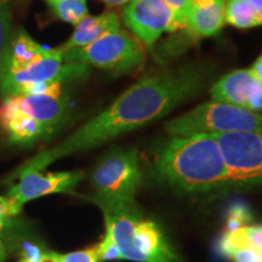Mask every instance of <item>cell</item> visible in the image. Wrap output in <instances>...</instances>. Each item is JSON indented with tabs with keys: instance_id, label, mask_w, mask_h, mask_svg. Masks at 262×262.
I'll list each match as a JSON object with an SVG mask.
<instances>
[{
	"instance_id": "4fadbf2b",
	"label": "cell",
	"mask_w": 262,
	"mask_h": 262,
	"mask_svg": "<svg viewBox=\"0 0 262 262\" xmlns=\"http://www.w3.org/2000/svg\"><path fill=\"white\" fill-rule=\"evenodd\" d=\"M0 127L10 142L17 145H32L52 134L42 124L19 112L5 100L0 104Z\"/></svg>"
},
{
	"instance_id": "f546056e",
	"label": "cell",
	"mask_w": 262,
	"mask_h": 262,
	"mask_svg": "<svg viewBox=\"0 0 262 262\" xmlns=\"http://www.w3.org/2000/svg\"><path fill=\"white\" fill-rule=\"evenodd\" d=\"M102 2L107 6H111V8H116V6H123L126 5L130 0H102Z\"/></svg>"
},
{
	"instance_id": "ffe728a7",
	"label": "cell",
	"mask_w": 262,
	"mask_h": 262,
	"mask_svg": "<svg viewBox=\"0 0 262 262\" xmlns=\"http://www.w3.org/2000/svg\"><path fill=\"white\" fill-rule=\"evenodd\" d=\"M222 254L234 262H262V253L243 245H219Z\"/></svg>"
},
{
	"instance_id": "603a6c76",
	"label": "cell",
	"mask_w": 262,
	"mask_h": 262,
	"mask_svg": "<svg viewBox=\"0 0 262 262\" xmlns=\"http://www.w3.org/2000/svg\"><path fill=\"white\" fill-rule=\"evenodd\" d=\"M61 255L55 251H42L39 248L28 247L18 262H60Z\"/></svg>"
},
{
	"instance_id": "d6986e66",
	"label": "cell",
	"mask_w": 262,
	"mask_h": 262,
	"mask_svg": "<svg viewBox=\"0 0 262 262\" xmlns=\"http://www.w3.org/2000/svg\"><path fill=\"white\" fill-rule=\"evenodd\" d=\"M48 3L52 14L67 24L77 26L89 16L86 0H52Z\"/></svg>"
},
{
	"instance_id": "7c38bea8",
	"label": "cell",
	"mask_w": 262,
	"mask_h": 262,
	"mask_svg": "<svg viewBox=\"0 0 262 262\" xmlns=\"http://www.w3.org/2000/svg\"><path fill=\"white\" fill-rule=\"evenodd\" d=\"M4 100L32 119L37 120L51 133L60 125L67 114L70 102L66 95H16Z\"/></svg>"
},
{
	"instance_id": "9a60e30c",
	"label": "cell",
	"mask_w": 262,
	"mask_h": 262,
	"mask_svg": "<svg viewBox=\"0 0 262 262\" xmlns=\"http://www.w3.org/2000/svg\"><path fill=\"white\" fill-rule=\"evenodd\" d=\"M48 49L31 38L24 29H18L10 38L8 48L0 62V73L25 70L41 57Z\"/></svg>"
},
{
	"instance_id": "e0dca14e",
	"label": "cell",
	"mask_w": 262,
	"mask_h": 262,
	"mask_svg": "<svg viewBox=\"0 0 262 262\" xmlns=\"http://www.w3.org/2000/svg\"><path fill=\"white\" fill-rule=\"evenodd\" d=\"M225 18L228 25L239 29L262 26V14L256 11L247 0H226Z\"/></svg>"
},
{
	"instance_id": "8fae6325",
	"label": "cell",
	"mask_w": 262,
	"mask_h": 262,
	"mask_svg": "<svg viewBox=\"0 0 262 262\" xmlns=\"http://www.w3.org/2000/svg\"><path fill=\"white\" fill-rule=\"evenodd\" d=\"M212 101L228 103L245 110L262 111V81L249 70H237L226 74L210 89Z\"/></svg>"
},
{
	"instance_id": "9c48e42d",
	"label": "cell",
	"mask_w": 262,
	"mask_h": 262,
	"mask_svg": "<svg viewBox=\"0 0 262 262\" xmlns=\"http://www.w3.org/2000/svg\"><path fill=\"white\" fill-rule=\"evenodd\" d=\"M123 19L131 34L147 47H152L164 33L181 29L163 0H130L123 9Z\"/></svg>"
},
{
	"instance_id": "83f0119b",
	"label": "cell",
	"mask_w": 262,
	"mask_h": 262,
	"mask_svg": "<svg viewBox=\"0 0 262 262\" xmlns=\"http://www.w3.org/2000/svg\"><path fill=\"white\" fill-rule=\"evenodd\" d=\"M251 72L255 74V77L258 78L262 81V55L255 61V63L251 66Z\"/></svg>"
},
{
	"instance_id": "30bf717a",
	"label": "cell",
	"mask_w": 262,
	"mask_h": 262,
	"mask_svg": "<svg viewBox=\"0 0 262 262\" xmlns=\"http://www.w3.org/2000/svg\"><path fill=\"white\" fill-rule=\"evenodd\" d=\"M83 178L84 173L81 171L49 173L34 170L22 171L12 179H18V182L10 188L8 195L24 208L26 203L40 196L52 193H71Z\"/></svg>"
},
{
	"instance_id": "8992f818",
	"label": "cell",
	"mask_w": 262,
	"mask_h": 262,
	"mask_svg": "<svg viewBox=\"0 0 262 262\" xmlns=\"http://www.w3.org/2000/svg\"><path fill=\"white\" fill-rule=\"evenodd\" d=\"M96 205L134 204L142 183L139 156L135 149H116L100 159L91 172Z\"/></svg>"
},
{
	"instance_id": "4dcf8cb0",
	"label": "cell",
	"mask_w": 262,
	"mask_h": 262,
	"mask_svg": "<svg viewBox=\"0 0 262 262\" xmlns=\"http://www.w3.org/2000/svg\"><path fill=\"white\" fill-rule=\"evenodd\" d=\"M247 2L250 4L253 8L256 10V11L262 14V0H247Z\"/></svg>"
},
{
	"instance_id": "ba28073f",
	"label": "cell",
	"mask_w": 262,
	"mask_h": 262,
	"mask_svg": "<svg viewBox=\"0 0 262 262\" xmlns=\"http://www.w3.org/2000/svg\"><path fill=\"white\" fill-rule=\"evenodd\" d=\"M228 170V185L248 186L262 182V134H216Z\"/></svg>"
},
{
	"instance_id": "d4e9b609",
	"label": "cell",
	"mask_w": 262,
	"mask_h": 262,
	"mask_svg": "<svg viewBox=\"0 0 262 262\" xmlns=\"http://www.w3.org/2000/svg\"><path fill=\"white\" fill-rule=\"evenodd\" d=\"M60 262H98L94 248L61 255Z\"/></svg>"
},
{
	"instance_id": "f1b7e54d",
	"label": "cell",
	"mask_w": 262,
	"mask_h": 262,
	"mask_svg": "<svg viewBox=\"0 0 262 262\" xmlns=\"http://www.w3.org/2000/svg\"><path fill=\"white\" fill-rule=\"evenodd\" d=\"M11 251L10 244L0 242V262H4L9 256V253Z\"/></svg>"
},
{
	"instance_id": "5b68a950",
	"label": "cell",
	"mask_w": 262,
	"mask_h": 262,
	"mask_svg": "<svg viewBox=\"0 0 262 262\" xmlns=\"http://www.w3.org/2000/svg\"><path fill=\"white\" fill-rule=\"evenodd\" d=\"M62 54L64 62H78L116 74L139 70L147 57L142 42L122 27L104 33L86 47Z\"/></svg>"
},
{
	"instance_id": "5bb4252c",
	"label": "cell",
	"mask_w": 262,
	"mask_h": 262,
	"mask_svg": "<svg viewBox=\"0 0 262 262\" xmlns=\"http://www.w3.org/2000/svg\"><path fill=\"white\" fill-rule=\"evenodd\" d=\"M226 0H192L187 29L194 38H206L215 35L224 27Z\"/></svg>"
},
{
	"instance_id": "ac0fdd59",
	"label": "cell",
	"mask_w": 262,
	"mask_h": 262,
	"mask_svg": "<svg viewBox=\"0 0 262 262\" xmlns=\"http://www.w3.org/2000/svg\"><path fill=\"white\" fill-rule=\"evenodd\" d=\"M219 245H243L262 253V226L245 225L226 231Z\"/></svg>"
},
{
	"instance_id": "484cf974",
	"label": "cell",
	"mask_w": 262,
	"mask_h": 262,
	"mask_svg": "<svg viewBox=\"0 0 262 262\" xmlns=\"http://www.w3.org/2000/svg\"><path fill=\"white\" fill-rule=\"evenodd\" d=\"M19 222L16 220L0 221V242L11 244L15 235L19 233Z\"/></svg>"
},
{
	"instance_id": "7402d4cb",
	"label": "cell",
	"mask_w": 262,
	"mask_h": 262,
	"mask_svg": "<svg viewBox=\"0 0 262 262\" xmlns=\"http://www.w3.org/2000/svg\"><path fill=\"white\" fill-rule=\"evenodd\" d=\"M163 2L173 12L176 19L181 26V29H185L192 10V0H163Z\"/></svg>"
},
{
	"instance_id": "1f68e13d",
	"label": "cell",
	"mask_w": 262,
	"mask_h": 262,
	"mask_svg": "<svg viewBox=\"0 0 262 262\" xmlns=\"http://www.w3.org/2000/svg\"><path fill=\"white\" fill-rule=\"evenodd\" d=\"M47 2H52V0H47Z\"/></svg>"
},
{
	"instance_id": "6da1fadb",
	"label": "cell",
	"mask_w": 262,
	"mask_h": 262,
	"mask_svg": "<svg viewBox=\"0 0 262 262\" xmlns=\"http://www.w3.org/2000/svg\"><path fill=\"white\" fill-rule=\"evenodd\" d=\"M210 78V68L204 64H187L147 75L57 146L27 160L8 180L11 181L22 171H41L55 160L95 148L168 116L179 104L201 93Z\"/></svg>"
},
{
	"instance_id": "44dd1931",
	"label": "cell",
	"mask_w": 262,
	"mask_h": 262,
	"mask_svg": "<svg viewBox=\"0 0 262 262\" xmlns=\"http://www.w3.org/2000/svg\"><path fill=\"white\" fill-rule=\"evenodd\" d=\"M11 12L9 0H0V62L4 56L11 38Z\"/></svg>"
},
{
	"instance_id": "3957f363",
	"label": "cell",
	"mask_w": 262,
	"mask_h": 262,
	"mask_svg": "<svg viewBox=\"0 0 262 262\" xmlns=\"http://www.w3.org/2000/svg\"><path fill=\"white\" fill-rule=\"evenodd\" d=\"M104 215L106 232L122 260L135 262H181L158 226L146 220L136 204L98 205Z\"/></svg>"
},
{
	"instance_id": "4316f807",
	"label": "cell",
	"mask_w": 262,
	"mask_h": 262,
	"mask_svg": "<svg viewBox=\"0 0 262 262\" xmlns=\"http://www.w3.org/2000/svg\"><path fill=\"white\" fill-rule=\"evenodd\" d=\"M249 220H250V215H249L248 210L245 208H241L237 206L234 208V210L229 214V220H228V229H234L242 226L248 225Z\"/></svg>"
},
{
	"instance_id": "2e32d148",
	"label": "cell",
	"mask_w": 262,
	"mask_h": 262,
	"mask_svg": "<svg viewBox=\"0 0 262 262\" xmlns=\"http://www.w3.org/2000/svg\"><path fill=\"white\" fill-rule=\"evenodd\" d=\"M119 27L120 21L116 12L106 11L97 16L89 15L75 26V29L71 38L58 49L62 52H64L72 50V49L84 48L94 42L104 33Z\"/></svg>"
},
{
	"instance_id": "52a82bcc",
	"label": "cell",
	"mask_w": 262,
	"mask_h": 262,
	"mask_svg": "<svg viewBox=\"0 0 262 262\" xmlns=\"http://www.w3.org/2000/svg\"><path fill=\"white\" fill-rule=\"evenodd\" d=\"M89 74L88 66L78 62H64L60 49H48L47 52L27 68L0 73V93L4 97L21 95L28 86L39 83H56L79 79Z\"/></svg>"
},
{
	"instance_id": "7a4b0ae2",
	"label": "cell",
	"mask_w": 262,
	"mask_h": 262,
	"mask_svg": "<svg viewBox=\"0 0 262 262\" xmlns=\"http://www.w3.org/2000/svg\"><path fill=\"white\" fill-rule=\"evenodd\" d=\"M157 176L186 192H208L228 185V170L214 135L172 137L156 160Z\"/></svg>"
},
{
	"instance_id": "cb8c5ba5",
	"label": "cell",
	"mask_w": 262,
	"mask_h": 262,
	"mask_svg": "<svg viewBox=\"0 0 262 262\" xmlns=\"http://www.w3.org/2000/svg\"><path fill=\"white\" fill-rule=\"evenodd\" d=\"M22 206L9 195H0V221L15 220L21 214Z\"/></svg>"
},
{
	"instance_id": "277c9868",
	"label": "cell",
	"mask_w": 262,
	"mask_h": 262,
	"mask_svg": "<svg viewBox=\"0 0 262 262\" xmlns=\"http://www.w3.org/2000/svg\"><path fill=\"white\" fill-rule=\"evenodd\" d=\"M166 131L172 137L201 134H262V116L233 104L210 101L170 120Z\"/></svg>"
}]
</instances>
